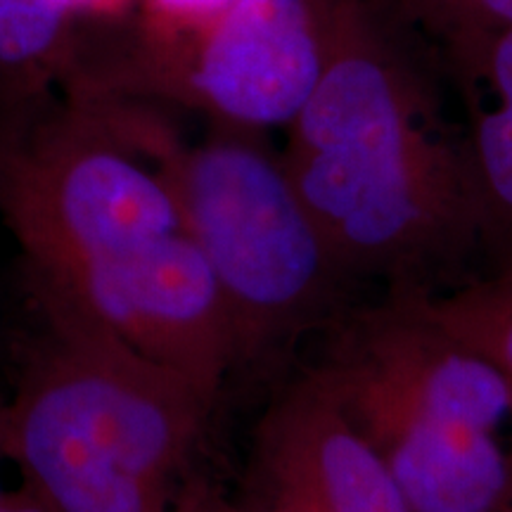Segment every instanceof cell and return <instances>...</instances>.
<instances>
[{"label":"cell","instance_id":"1","mask_svg":"<svg viewBox=\"0 0 512 512\" xmlns=\"http://www.w3.org/2000/svg\"><path fill=\"white\" fill-rule=\"evenodd\" d=\"M0 107V219L36 309L219 401L228 320L164 169L155 107L72 91Z\"/></svg>","mask_w":512,"mask_h":512},{"label":"cell","instance_id":"2","mask_svg":"<svg viewBox=\"0 0 512 512\" xmlns=\"http://www.w3.org/2000/svg\"><path fill=\"white\" fill-rule=\"evenodd\" d=\"M280 157L358 285L432 294L482 256L463 136L361 0L330 3L323 72Z\"/></svg>","mask_w":512,"mask_h":512},{"label":"cell","instance_id":"3","mask_svg":"<svg viewBox=\"0 0 512 512\" xmlns=\"http://www.w3.org/2000/svg\"><path fill=\"white\" fill-rule=\"evenodd\" d=\"M5 401L17 479L48 512H190L216 399L36 309Z\"/></svg>","mask_w":512,"mask_h":512},{"label":"cell","instance_id":"4","mask_svg":"<svg viewBox=\"0 0 512 512\" xmlns=\"http://www.w3.org/2000/svg\"><path fill=\"white\" fill-rule=\"evenodd\" d=\"M306 368L387 467L411 512L512 508V394L413 292L349 304Z\"/></svg>","mask_w":512,"mask_h":512},{"label":"cell","instance_id":"5","mask_svg":"<svg viewBox=\"0 0 512 512\" xmlns=\"http://www.w3.org/2000/svg\"><path fill=\"white\" fill-rule=\"evenodd\" d=\"M185 226L219 290L233 375L271 363L356 302L339 264L261 131L214 126L197 143L159 126Z\"/></svg>","mask_w":512,"mask_h":512},{"label":"cell","instance_id":"6","mask_svg":"<svg viewBox=\"0 0 512 512\" xmlns=\"http://www.w3.org/2000/svg\"><path fill=\"white\" fill-rule=\"evenodd\" d=\"M332 0H233L200 29L76 60L64 91L174 105L214 126L287 128L323 72Z\"/></svg>","mask_w":512,"mask_h":512},{"label":"cell","instance_id":"7","mask_svg":"<svg viewBox=\"0 0 512 512\" xmlns=\"http://www.w3.org/2000/svg\"><path fill=\"white\" fill-rule=\"evenodd\" d=\"M238 501L247 512H411L373 448L306 370L256 422Z\"/></svg>","mask_w":512,"mask_h":512},{"label":"cell","instance_id":"8","mask_svg":"<svg viewBox=\"0 0 512 512\" xmlns=\"http://www.w3.org/2000/svg\"><path fill=\"white\" fill-rule=\"evenodd\" d=\"M486 271H512V27L448 50Z\"/></svg>","mask_w":512,"mask_h":512},{"label":"cell","instance_id":"9","mask_svg":"<svg viewBox=\"0 0 512 512\" xmlns=\"http://www.w3.org/2000/svg\"><path fill=\"white\" fill-rule=\"evenodd\" d=\"M76 55L79 27L64 0H0V105L62 91Z\"/></svg>","mask_w":512,"mask_h":512},{"label":"cell","instance_id":"10","mask_svg":"<svg viewBox=\"0 0 512 512\" xmlns=\"http://www.w3.org/2000/svg\"><path fill=\"white\" fill-rule=\"evenodd\" d=\"M413 294L427 316L503 375L512 394V271H484L446 290Z\"/></svg>","mask_w":512,"mask_h":512},{"label":"cell","instance_id":"11","mask_svg":"<svg viewBox=\"0 0 512 512\" xmlns=\"http://www.w3.org/2000/svg\"><path fill=\"white\" fill-rule=\"evenodd\" d=\"M403 15L446 50L501 34L512 27V0H396Z\"/></svg>","mask_w":512,"mask_h":512},{"label":"cell","instance_id":"12","mask_svg":"<svg viewBox=\"0 0 512 512\" xmlns=\"http://www.w3.org/2000/svg\"><path fill=\"white\" fill-rule=\"evenodd\" d=\"M233 0H136V31L150 36H176L200 29L219 17Z\"/></svg>","mask_w":512,"mask_h":512},{"label":"cell","instance_id":"13","mask_svg":"<svg viewBox=\"0 0 512 512\" xmlns=\"http://www.w3.org/2000/svg\"><path fill=\"white\" fill-rule=\"evenodd\" d=\"M64 5L72 12L76 27H81L88 19H117L126 8L136 5V0H64Z\"/></svg>","mask_w":512,"mask_h":512},{"label":"cell","instance_id":"14","mask_svg":"<svg viewBox=\"0 0 512 512\" xmlns=\"http://www.w3.org/2000/svg\"><path fill=\"white\" fill-rule=\"evenodd\" d=\"M10 477H17L15 465L10 458V446H8V422H5V401L0 399V501L10 494L12 489L19 484V479L10 482Z\"/></svg>","mask_w":512,"mask_h":512},{"label":"cell","instance_id":"15","mask_svg":"<svg viewBox=\"0 0 512 512\" xmlns=\"http://www.w3.org/2000/svg\"><path fill=\"white\" fill-rule=\"evenodd\" d=\"M190 512H247L242 508L238 498H230L223 494L219 486L209 484L207 489L197 496V501L192 503Z\"/></svg>","mask_w":512,"mask_h":512},{"label":"cell","instance_id":"16","mask_svg":"<svg viewBox=\"0 0 512 512\" xmlns=\"http://www.w3.org/2000/svg\"><path fill=\"white\" fill-rule=\"evenodd\" d=\"M0 512H48L34 496L24 489L22 484H17L8 496L0 501Z\"/></svg>","mask_w":512,"mask_h":512},{"label":"cell","instance_id":"17","mask_svg":"<svg viewBox=\"0 0 512 512\" xmlns=\"http://www.w3.org/2000/svg\"><path fill=\"white\" fill-rule=\"evenodd\" d=\"M505 512H512V508H510V510H505Z\"/></svg>","mask_w":512,"mask_h":512}]
</instances>
